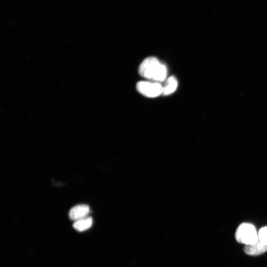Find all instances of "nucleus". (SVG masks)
Here are the masks:
<instances>
[{"instance_id": "obj_1", "label": "nucleus", "mask_w": 267, "mask_h": 267, "mask_svg": "<svg viewBox=\"0 0 267 267\" xmlns=\"http://www.w3.org/2000/svg\"><path fill=\"white\" fill-rule=\"evenodd\" d=\"M167 73L166 65L153 56L145 58L138 68V73L140 76L159 83L166 79Z\"/></svg>"}, {"instance_id": "obj_2", "label": "nucleus", "mask_w": 267, "mask_h": 267, "mask_svg": "<svg viewBox=\"0 0 267 267\" xmlns=\"http://www.w3.org/2000/svg\"><path fill=\"white\" fill-rule=\"evenodd\" d=\"M235 236L237 241L245 245L255 243L259 240L255 227L249 223L241 224L236 231Z\"/></svg>"}, {"instance_id": "obj_3", "label": "nucleus", "mask_w": 267, "mask_h": 267, "mask_svg": "<svg viewBox=\"0 0 267 267\" xmlns=\"http://www.w3.org/2000/svg\"><path fill=\"white\" fill-rule=\"evenodd\" d=\"M136 89L143 96L154 98L162 94L163 86L159 82L141 81L137 83Z\"/></svg>"}, {"instance_id": "obj_4", "label": "nucleus", "mask_w": 267, "mask_h": 267, "mask_svg": "<svg viewBox=\"0 0 267 267\" xmlns=\"http://www.w3.org/2000/svg\"><path fill=\"white\" fill-rule=\"evenodd\" d=\"M90 212L89 207L85 204L77 205L73 207L69 211V218L75 221L88 217Z\"/></svg>"}, {"instance_id": "obj_5", "label": "nucleus", "mask_w": 267, "mask_h": 267, "mask_svg": "<svg viewBox=\"0 0 267 267\" xmlns=\"http://www.w3.org/2000/svg\"><path fill=\"white\" fill-rule=\"evenodd\" d=\"M267 251V245L258 240L255 243L245 245L244 248V252L249 255H259Z\"/></svg>"}, {"instance_id": "obj_6", "label": "nucleus", "mask_w": 267, "mask_h": 267, "mask_svg": "<svg viewBox=\"0 0 267 267\" xmlns=\"http://www.w3.org/2000/svg\"><path fill=\"white\" fill-rule=\"evenodd\" d=\"M178 85V80L174 76L169 77L163 86L162 95L167 96L176 91Z\"/></svg>"}, {"instance_id": "obj_7", "label": "nucleus", "mask_w": 267, "mask_h": 267, "mask_svg": "<svg viewBox=\"0 0 267 267\" xmlns=\"http://www.w3.org/2000/svg\"><path fill=\"white\" fill-rule=\"evenodd\" d=\"M92 224V219L90 217H87L85 218L75 221L73 224V228L78 231H84L89 229Z\"/></svg>"}, {"instance_id": "obj_8", "label": "nucleus", "mask_w": 267, "mask_h": 267, "mask_svg": "<svg viewBox=\"0 0 267 267\" xmlns=\"http://www.w3.org/2000/svg\"><path fill=\"white\" fill-rule=\"evenodd\" d=\"M259 240L267 245V226L262 227L258 232Z\"/></svg>"}]
</instances>
